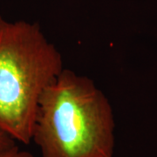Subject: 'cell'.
Listing matches in <instances>:
<instances>
[{
    "instance_id": "1",
    "label": "cell",
    "mask_w": 157,
    "mask_h": 157,
    "mask_svg": "<svg viewBox=\"0 0 157 157\" xmlns=\"http://www.w3.org/2000/svg\"><path fill=\"white\" fill-rule=\"evenodd\" d=\"M32 141L41 157H113L111 103L92 78L64 68L41 94Z\"/></svg>"
},
{
    "instance_id": "2",
    "label": "cell",
    "mask_w": 157,
    "mask_h": 157,
    "mask_svg": "<svg viewBox=\"0 0 157 157\" xmlns=\"http://www.w3.org/2000/svg\"><path fill=\"white\" fill-rule=\"evenodd\" d=\"M63 69L60 52L38 23L0 16V131L31 143L41 94Z\"/></svg>"
},
{
    "instance_id": "3",
    "label": "cell",
    "mask_w": 157,
    "mask_h": 157,
    "mask_svg": "<svg viewBox=\"0 0 157 157\" xmlns=\"http://www.w3.org/2000/svg\"><path fill=\"white\" fill-rule=\"evenodd\" d=\"M0 157H34V155L30 152L21 149L16 144L6 150L0 151Z\"/></svg>"
},
{
    "instance_id": "4",
    "label": "cell",
    "mask_w": 157,
    "mask_h": 157,
    "mask_svg": "<svg viewBox=\"0 0 157 157\" xmlns=\"http://www.w3.org/2000/svg\"><path fill=\"white\" fill-rule=\"evenodd\" d=\"M16 144H17V142L12 138L0 131V151L6 150L7 148L14 146Z\"/></svg>"
}]
</instances>
